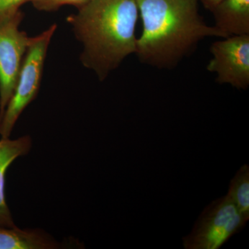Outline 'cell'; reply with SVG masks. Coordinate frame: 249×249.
<instances>
[{"mask_svg": "<svg viewBox=\"0 0 249 249\" xmlns=\"http://www.w3.org/2000/svg\"><path fill=\"white\" fill-rule=\"evenodd\" d=\"M211 12L214 27L226 35H249V0H221Z\"/></svg>", "mask_w": 249, "mask_h": 249, "instance_id": "9c48e42d", "label": "cell"}, {"mask_svg": "<svg viewBox=\"0 0 249 249\" xmlns=\"http://www.w3.org/2000/svg\"><path fill=\"white\" fill-rule=\"evenodd\" d=\"M30 0H0V22L20 11V7Z\"/></svg>", "mask_w": 249, "mask_h": 249, "instance_id": "7c38bea8", "label": "cell"}, {"mask_svg": "<svg viewBox=\"0 0 249 249\" xmlns=\"http://www.w3.org/2000/svg\"><path fill=\"white\" fill-rule=\"evenodd\" d=\"M22 11L0 22V117L14 93L31 37L19 26Z\"/></svg>", "mask_w": 249, "mask_h": 249, "instance_id": "5b68a950", "label": "cell"}, {"mask_svg": "<svg viewBox=\"0 0 249 249\" xmlns=\"http://www.w3.org/2000/svg\"><path fill=\"white\" fill-rule=\"evenodd\" d=\"M89 0H30L36 9L45 12H52L57 11L65 5H71L80 9Z\"/></svg>", "mask_w": 249, "mask_h": 249, "instance_id": "8fae6325", "label": "cell"}, {"mask_svg": "<svg viewBox=\"0 0 249 249\" xmlns=\"http://www.w3.org/2000/svg\"><path fill=\"white\" fill-rule=\"evenodd\" d=\"M31 147L32 140L29 136H23L14 140L0 139V226L16 227L6 200V175L10 165L19 157L27 155Z\"/></svg>", "mask_w": 249, "mask_h": 249, "instance_id": "52a82bcc", "label": "cell"}, {"mask_svg": "<svg viewBox=\"0 0 249 249\" xmlns=\"http://www.w3.org/2000/svg\"><path fill=\"white\" fill-rule=\"evenodd\" d=\"M56 24L35 37H31L14 93L0 117L1 138H10L23 111L37 96L49 45Z\"/></svg>", "mask_w": 249, "mask_h": 249, "instance_id": "3957f363", "label": "cell"}, {"mask_svg": "<svg viewBox=\"0 0 249 249\" xmlns=\"http://www.w3.org/2000/svg\"><path fill=\"white\" fill-rule=\"evenodd\" d=\"M228 196L233 201L246 222L249 219V167L245 164L229 184Z\"/></svg>", "mask_w": 249, "mask_h": 249, "instance_id": "30bf717a", "label": "cell"}, {"mask_svg": "<svg viewBox=\"0 0 249 249\" xmlns=\"http://www.w3.org/2000/svg\"><path fill=\"white\" fill-rule=\"evenodd\" d=\"M142 31L137 37L139 61L160 70L175 68L207 37L229 36L209 26L198 0H137Z\"/></svg>", "mask_w": 249, "mask_h": 249, "instance_id": "6da1fadb", "label": "cell"}, {"mask_svg": "<svg viewBox=\"0 0 249 249\" xmlns=\"http://www.w3.org/2000/svg\"><path fill=\"white\" fill-rule=\"evenodd\" d=\"M137 0H89L67 18L83 45L80 60L103 81L135 54Z\"/></svg>", "mask_w": 249, "mask_h": 249, "instance_id": "7a4b0ae2", "label": "cell"}, {"mask_svg": "<svg viewBox=\"0 0 249 249\" xmlns=\"http://www.w3.org/2000/svg\"><path fill=\"white\" fill-rule=\"evenodd\" d=\"M247 224L228 196L205 208L191 233L183 238L186 249H218Z\"/></svg>", "mask_w": 249, "mask_h": 249, "instance_id": "277c9868", "label": "cell"}, {"mask_svg": "<svg viewBox=\"0 0 249 249\" xmlns=\"http://www.w3.org/2000/svg\"><path fill=\"white\" fill-rule=\"evenodd\" d=\"M199 4L203 5V6L206 10H209L210 12L214 9L216 6L221 1V0H198Z\"/></svg>", "mask_w": 249, "mask_h": 249, "instance_id": "4fadbf2b", "label": "cell"}, {"mask_svg": "<svg viewBox=\"0 0 249 249\" xmlns=\"http://www.w3.org/2000/svg\"><path fill=\"white\" fill-rule=\"evenodd\" d=\"M73 246L59 242L41 229L0 226V249H59Z\"/></svg>", "mask_w": 249, "mask_h": 249, "instance_id": "ba28073f", "label": "cell"}, {"mask_svg": "<svg viewBox=\"0 0 249 249\" xmlns=\"http://www.w3.org/2000/svg\"><path fill=\"white\" fill-rule=\"evenodd\" d=\"M212 58L206 70L215 73L218 84L238 89L249 86V35L231 36L211 46Z\"/></svg>", "mask_w": 249, "mask_h": 249, "instance_id": "8992f818", "label": "cell"}]
</instances>
